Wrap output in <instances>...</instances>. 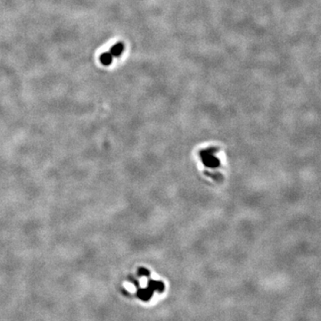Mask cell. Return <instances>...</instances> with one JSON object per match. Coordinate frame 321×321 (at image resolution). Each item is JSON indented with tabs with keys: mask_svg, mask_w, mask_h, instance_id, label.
<instances>
[{
	"mask_svg": "<svg viewBox=\"0 0 321 321\" xmlns=\"http://www.w3.org/2000/svg\"><path fill=\"white\" fill-rule=\"evenodd\" d=\"M123 50H124V45L121 43V42H119L117 44H115L114 46H112L111 48V55L114 57H118L120 56L122 53H123Z\"/></svg>",
	"mask_w": 321,
	"mask_h": 321,
	"instance_id": "6da1fadb",
	"label": "cell"
},
{
	"mask_svg": "<svg viewBox=\"0 0 321 321\" xmlns=\"http://www.w3.org/2000/svg\"><path fill=\"white\" fill-rule=\"evenodd\" d=\"M112 56L111 53H104L100 55V62L104 66H108L112 64Z\"/></svg>",
	"mask_w": 321,
	"mask_h": 321,
	"instance_id": "7a4b0ae2",
	"label": "cell"
}]
</instances>
